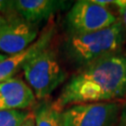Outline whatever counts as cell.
I'll return each instance as SVG.
<instances>
[{
  "label": "cell",
  "mask_w": 126,
  "mask_h": 126,
  "mask_svg": "<svg viewBox=\"0 0 126 126\" xmlns=\"http://www.w3.org/2000/svg\"><path fill=\"white\" fill-rule=\"evenodd\" d=\"M32 111L34 113L36 126H63L62 111L54 107L53 102L42 100L36 105Z\"/></svg>",
  "instance_id": "10"
},
{
  "label": "cell",
  "mask_w": 126,
  "mask_h": 126,
  "mask_svg": "<svg viewBox=\"0 0 126 126\" xmlns=\"http://www.w3.org/2000/svg\"><path fill=\"white\" fill-rule=\"evenodd\" d=\"M26 83L36 100H45L67 79L51 43L37 51L23 66Z\"/></svg>",
  "instance_id": "3"
},
{
  "label": "cell",
  "mask_w": 126,
  "mask_h": 126,
  "mask_svg": "<svg viewBox=\"0 0 126 126\" xmlns=\"http://www.w3.org/2000/svg\"><path fill=\"white\" fill-rule=\"evenodd\" d=\"M30 110H0V126H21Z\"/></svg>",
  "instance_id": "11"
},
{
  "label": "cell",
  "mask_w": 126,
  "mask_h": 126,
  "mask_svg": "<svg viewBox=\"0 0 126 126\" xmlns=\"http://www.w3.org/2000/svg\"><path fill=\"white\" fill-rule=\"evenodd\" d=\"M125 41V29L119 19L103 30L67 36L63 51L66 60L79 70L98 59L122 51Z\"/></svg>",
  "instance_id": "2"
},
{
  "label": "cell",
  "mask_w": 126,
  "mask_h": 126,
  "mask_svg": "<svg viewBox=\"0 0 126 126\" xmlns=\"http://www.w3.org/2000/svg\"><path fill=\"white\" fill-rule=\"evenodd\" d=\"M53 30V24L50 23L40 34L39 38H37L26 50H23L20 53L9 55L8 56V58L2 61L0 63V81L7 80L9 79L13 78L15 74L23 68L24 63L29 59L33 57L37 51L50 45L54 35Z\"/></svg>",
  "instance_id": "9"
},
{
  "label": "cell",
  "mask_w": 126,
  "mask_h": 126,
  "mask_svg": "<svg viewBox=\"0 0 126 126\" xmlns=\"http://www.w3.org/2000/svg\"><path fill=\"white\" fill-rule=\"evenodd\" d=\"M7 22V20L3 17V16H1L0 15V24H2V23H6Z\"/></svg>",
  "instance_id": "16"
},
{
  "label": "cell",
  "mask_w": 126,
  "mask_h": 126,
  "mask_svg": "<svg viewBox=\"0 0 126 126\" xmlns=\"http://www.w3.org/2000/svg\"><path fill=\"white\" fill-rule=\"evenodd\" d=\"M36 103L34 92L22 79L13 77L0 81V110H29Z\"/></svg>",
  "instance_id": "7"
},
{
  "label": "cell",
  "mask_w": 126,
  "mask_h": 126,
  "mask_svg": "<svg viewBox=\"0 0 126 126\" xmlns=\"http://www.w3.org/2000/svg\"><path fill=\"white\" fill-rule=\"evenodd\" d=\"M122 108L120 102L78 104L62 111L63 126H114Z\"/></svg>",
  "instance_id": "5"
},
{
  "label": "cell",
  "mask_w": 126,
  "mask_h": 126,
  "mask_svg": "<svg viewBox=\"0 0 126 126\" xmlns=\"http://www.w3.org/2000/svg\"><path fill=\"white\" fill-rule=\"evenodd\" d=\"M7 58H8V55H7V54H4V53H2V52H0V63Z\"/></svg>",
  "instance_id": "15"
},
{
  "label": "cell",
  "mask_w": 126,
  "mask_h": 126,
  "mask_svg": "<svg viewBox=\"0 0 126 126\" xmlns=\"http://www.w3.org/2000/svg\"><path fill=\"white\" fill-rule=\"evenodd\" d=\"M126 98V53L120 51L78 70L53 102L60 111L78 104L119 102Z\"/></svg>",
  "instance_id": "1"
},
{
  "label": "cell",
  "mask_w": 126,
  "mask_h": 126,
  "mask_svg": "<svg viewBox=\"0 0 126 126\" xmlns=\"http://www.w3.org/2000/svg\"><path fill=\"white\" fill-rule=\"evenodd\" d=\"M114 126H126V104L124 106H122L120 116Z\"/></svg>",
  "instance_id": "12"
},
{
  "label": "cell",
  "mask_w": 126,
  "mask_h": 126,
  "mask_svg": "<svg viewBox=\"0 0 126 126\" xmlns=\"http://www.w3.org/2000/svg\"><path fill=\"white\" fill-rule=\"evenodd\" d=\"M21 126H36V120H35V116L32 110H30L29 114L27 115V117L21 124Z\"/></svg>",
  "instance_id": "14"
},
{
  "label": "cell",
  "mask_w": 126,
  "mask_h": 126,
  "mask_svg": "<svg viewBox=\"0 0 126 126\" xmlns=\"http://www.w3.org/2000/svg\"><path fill=\"white\" fill-rule=\"evenodd\" d=\"M38 36L37 25L24 22L20 17L0 24V51L14 55L26 50Z\"/></svg>",
  "instance_id": "6"
},
{
  "label": "cell",
  "mask_w": 126,
  "mask_h": 126,
  "mask_svg": "<svg viewBox=\"0 0 126 126\" xmlns=\"http://www.w3.org/2000/svg\"><path fill=\"white\" fill-rule=\"evenodd\" d=\"M118 11H119V14H120V20L122 23V25L125 29V33H126V0L125 2L118 8Z\"/></svg>",
  "instance_id": "13"
},
{
  "label": "cell",
  "mask_w": 126,
  "mask_h": 126,
  "mask_svg": "<svg viewBox=\"0 0 126 126\" xmlns=\"http://www.w3.org/2000/svg\"><path fill=\"white\" fill-rule=\"evenodd\" d=\"M15 13L24 22L37 25L51 18L54 14L68 6L67 1L61 0H13Z\"/></svg>",
  "instance_id": "8"
},
{
  "label": "cell",
  "mask_w": 126,
  "mask_h": 126,
  "mask_svg": "<svg viewBox=\"0 0 126 126\" xmlns=\"http://www.w3.org/2000/svg\"><path fill=\"white\" fill-rule=\"evenodd\" d=\"M119 19L103 6L93 0H79L74 3L64 18L67 36H79L103 30Z\"/></svg>",
  "instance_id": "4"
}]
</instances>
